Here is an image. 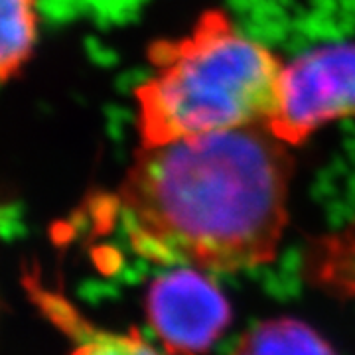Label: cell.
I'll return each mask as SVG.
<instances>
[{"mask_svg":"<svg viewBox=\"0 0 355 355\" xmlns=\"http://www.w3.org/2000/svg\"><path fill=\"white\" fill-rule=\"evenodd\" d=\"M343 119H355V42L316 46L284 62L270 135L294 148Z\"/></svg>","mask_w":355,"mask_h":355,"instance_id":"cell-3","label":"cell"},{"mask_svg":"<svg viewBox=\"0 0 355 355\" xmlns=\"http://www.w3.org/2000/svg\"><path fill=\"white\" fill-rule=\"evenodd\" d=\"M292 148L266 127L140 146L121 188L128 241L164 266L235 272L275 259Z\"/></svg>","mask_w":355,"mask_h":355,"instance_id":"cell-1","label":"cell"},{"mask_svg":"<svg viewBox=\"0 0 355 355\" xmlns=\"http://www.w3.org/2000/svg\"><path fill=\"white\" fill-rule=\"evenodd\" d=\"M144 310L166 347L196 355L209 349L231 324V306L223 292L190 266L156 277Z\"/></svg>","mask_w":355,"mask_h":355,"instance_id":"cell-4","label":"cell"},{"mask_svg":"<svg viewBox=\"0 0 355 355\" xmlns=\"http://www.w3.org/2000/svg\"><path fill=\"white\" fill-rule=\"evenodd\" d=\"M67 330L76 342L73 355H196L150 343L139 331H109L91 326L77 318L76 312L65 314Z\"/></svg>","mask_w":355,"mask_h":355,"instance_id":"cell-7","label":"cell"},{"mask_svg":"<svg viewBox=\"0 0 355 355\" xmlns=\"http://www.w3.org/2000/svg\"><path fill=\"white\" fill-rule=\"evenodd\" d=\"M38 40V0H0V81L30 60Z\"/></svg>","mask_w":355,"mask_h":355,"instance_id":"cell-6","label":"cell"},{"mask_svg":"<svg viewBox=\"0 0 355 355\" xmlns=\"http://www.w3.org/2000/svg\"><path fill=\"white\" fill-rule=\"evenodd\" d=\"M233 355H336V352L304 322L275 318L247 331Z\"/></svg>","mask_w":355,"mask_h":355,"instance_id":"cell-5","label":"cell"},{"mask_svg":"<svg viewBox=\"0 0 355 355\" xmlns=\"http://www.w3.org/2000/svg\"><path fill=\"white\" fill-rule=\"evenodd\" d=\"M148 64L135 89L140 146L266 127L284 62L231 14L209 8L186 34L154 42Z\"/></svg>","mask_w":355,"mask_h":355,"instance_id":"cell-2","label":"cell"}]
</instances>
